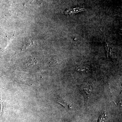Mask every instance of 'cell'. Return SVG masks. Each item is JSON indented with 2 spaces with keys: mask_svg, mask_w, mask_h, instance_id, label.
I'll use <instances>...</instances> for the list:
<instances>
[{
  "mask_svg": "<svg viewBox=\"0 0 122 122\" xmlns=\"http://www.w3.org/2000/svg\"><path fill=\"white\" fill-rule=\"evenodd\" d=\"M85 9L82 8H75L70 9L68 10H66L65 11V13L66 14H73L77 13L79 12H81L85 10Z\"/></svg>",
  "mask_w": 122,
  "mask_h": 122,
  "instance_id": "obj_2",
  "label": "cell"
},
{
  "mask_svg": "<svg viewBox=\"0 0 122 122\" xmlns=\"http://www.w3.org/2000/svg\"><path fill=\"white\" fill-rule=\"evenodd\" d=\"M58 102L59 103L62 105L63 106L65 107L66 109H70L71 108V107L70 106V105H68V104L66 103V102L65 101H63V100L62 99H60V100H59Z\"/></svg>",
  "mask_w": 122,
  "mask_h": 122,
  "instance_id": "obj_5",
  "label": "cell"
},
{
  "mask_svg": "<svg viewBox=\"0 0 122 122\" xmlns=\"http://www.w3.org/2000/svg\"><path fill=\"white\" fill-rule=\"evenodd\" d=\"M81 88L85 97V100H87L92 91L91 85L88 82H84L82 85Z\"/></svg>",
  "mask_w": 122,
  "mask_h": 122,
  "instance_id": "obj_1",
  "label": "cell"
},
{
  "mask_svg": "<svg viewBox=\"0 0 122 122\" xmlns=\"http://www.w3.org/2000/svg\"><path fill=\"white\" fill-rule=\"evenodd\" d=\"M77 71L79 72H91V68L89 66H80L76 69Z\"/></svg>",
  "mask_w": 122,
  "mask_h": 122,
  "instance_id": "obj_3",
  "label": "cell"
},
{
  "mask_svg": "<svg viewBox=\"0 0 122 122\" xmlns=\"http://www.w3.org/2000/svg\"><path fill=\"white\" fill-rule=\"evenodd\" d=\"M105 47L106 49V52L107 56L108 58L109 57V53H110V46L108 42L107 41L106 37H105Z\"/></svg>",
  "mask_w": 122,
  "mask_h": 122,
  "instance_id": "obj_4",
  "label": "cell"
}]
</instances>
